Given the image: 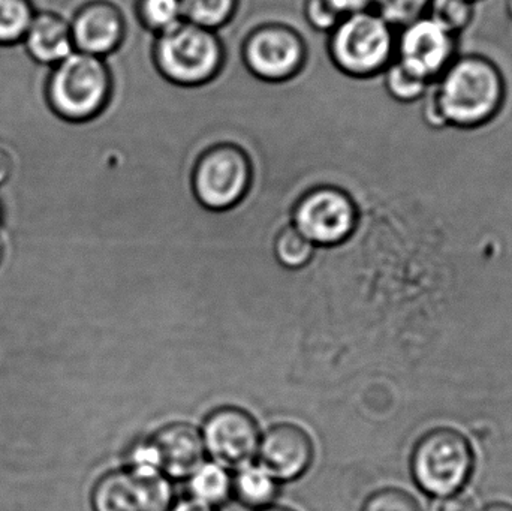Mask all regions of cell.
Wrapping results in <instances>:
<instances>
[{
    "label": "cell",
    "instance_id": "cell-1",
    "mask_svg": "<svg viewBox=\"0 0 512 511\" xmlns=\"http://www.w3.org/2000/svg\"><path fill=\"white\" fill-rule=\"evenodd\" d=\"M507 83L493 60L457 56L423 96V114L432 128L475 129L492 122L504 107Z\"/></svg>",
    "mask_w": 512,
    "mask_h": 511
},
{
    "label": "cell",
    "instance_id": "cell-2",
    "mask_svg": "<svg viewBox=\"0 0 512 511\" xmlns=\"http://www.w3.org/2000/svg\"><path fill=\"white\" fill-rule=\"evenodd\" d=\"M113 95V75L102 57L74 51L48 72V110L68 123H86L104 113Z\"/></svg>",
    "mask_w": 512,
    "mask_h": 511
},
{
    "label": "cell",
    "instance_id": "cell-3",
    "mask_svg": "<svg viewBox=\"0 0 512 511\" xmlns=\"http://www.w3.org/2000/svg\"><path fill=\"white\" fill-rule=\"evenodd\" d=\"M153 60L159 74L183 87L210 83L224 65V47L213 30L180 21L159 33L153 47Z\"/></svg>",
    "mask_w": 512,
    "mask_h": 511
},
{
    "label": "cell",
    "instance_id": "cell-4",
    "mask_svg": "<svg viewBox=\"0 0 512 511\" xmlns=\"http://www.w3.org/2000/svg\"><path fill=\"white\" fill-rule=\"evenodd\" d=\"M394 32L373 9L345 15L331 30V60L349 77L381 74L396 57Z\"/></svg>",
    "mask_w": 512,
    "mask_h": 511
},
{
    "label": "cell",
    "instance_id": "cell-5",
    "mask_svg": "<svg viewBox=\"0 0 512 511\" xmlns=\"http://www.w3.org/2000/svg\"><path fill=\"white\" fill-rule=\"evenodd\" d=\"M474 470V452L465 435L456 429L427 432L412 453V474L427 494H456Z\"/></svg>",
    "mask_w": 512,
    "mask_h": 511
},
{
    "label": "cell",
    "instance_id": "cell-6",
    "mask_svg": "<svg viewBox=\"0 0 512 511\" xmlns=\"http://www.w3.org/2000/svg\"><path fill=\"white\" fill-rule=\"evenodd\" d=\"M252 165L233 144H219L200 156L192 174L195 197L210 210H228L248 194Z\"/></svg>",
    "mask_w": 512,
    "mask_h": 511
},
{
    "label": "cell",
    "instance_id": "cell-7",
    "mask_svg": "<svg viewBox=\"0 0 512 511\" xmlns=\"http://www.w3.org/2000/svg\"><path fill=\"white\" fill-rule=\"evenodd\" d=\"M357 216V207L346 192L324 186L298 201L294 227L313 245L334 246L352 236Z\"/></svg>",
    "mask_w": 512,
    "mask_h": 511
},
{
    "label": "cell",
    "instance_id": "cell-8",
    "mask_svg": "<svg viewBox=\"0 0 512 511\" xmlns=\"http://www.w3.org/2000/svg\"><path fill=\"white\" fill-rule=\"evenodd\" d=\"M95 511H170L173 489L165 476H144L135 471H111L93 486Z\"/></svg>",
    "mask_w": 512,
    "mask_h": 511
},
{
    "label": "cell",
    "instance_id": "cell-9",
    "mask_svg": "<svg viewBox=\"0 0 512 511\" xmlns=\"http://www.w3.org/2000/svg\"><path fill=\"white\" fill-rule=\"evenodd\" d=\"M243 59L259 80L282 83L301 71L306 60V47L295 30L280 24H267L248 36Z\"/></svg>",
    "mask_w": 512,
    "mask_h": 511
},
{
    "label": "cell",
    "instance_id": "cell-10",
    "mask_svg": "<svg viewBox=\"0 0 512 511\" xmlns=\"http://www.w3.org/2000/svg\"><path fill=\"white\" fill-rule=\"evenodd\" d=\"M457 57V36L442 29L432 18L423 17L399 30L396 57L424 80H438Z\"/></svg>",
    "mask_w": 512,
    "mask_h": 511
},
{
    "label": "cell",
    "instance_id": "cell-11",
    "mask_svg": "<svg viewBox=\"0 0 512 511\" xmlns=\"http://www.w3.org/2000/svg\"><path fill=\"white\" fill-rule=\"evenodd\" d=\"M201 437L213 462L227 470L251 464L261 441L254 417L236 407L213 411L204 422Z\"/></svg>",
    "mask_w": 512,
    "mask_h": 511
},
{
    "label": "cell",
    "instance_id": "cell-12",
    "mask_svg": "<svg viewBox=\"0 0 512 511\" xmlns=\"http://www.w3.org/2000/svg\"><path fill=\"white\" fill-rule=\"evenodd\" d=\"M69 26L75 51L102 59L119 50L125 39V17L107 0H90L81 5Z\"/></svg>",
    "mask_w": 512,
    "mask_h": 511
},
{
    "label": "cell",
    "instance_id": "cell-13",
    "mask_svg": "<svg viewBox=\"0 0 512 511\" xmlns=\"http://www.w3.org/2000/svg\"><path fill=\"white\" fill-rule=\"evenodd\" d=\"M258 458L259 465L277 482H291L303 476L312 464V440L298 426L277 425L259 441Z\"/></svg>",
    "mask_w": 512,
    "mask_h": 511
},
{
    "label": "cell",
    "instance_id": "cell-14",
    "mask_svg": "<svg viewBox=\"0 0 512 511\" xmlns=\"http://www.w3.org/2000/svg\"><path fill=\"white\" fill-rule=\"evenodd\" d=\"M162 456L164 476L189 479L204 464L206 446L198 429L186 423L165 426L153 437Z\"/></svg>",
    "mask_w": 512,
    "mask_h": 511
},
{
    "label": "cell",
    "instance_id": "cell-15",
    "mask_svg": "<svg viewBox=\"0 0 512 511\" xmlns=\"http://www.w3.org/2000/svg\"><path fill=\"white\" fill-rule=\"evenodd\" d=\"M21 45L33 62L50 68L75 51L69 21L54 11H36Z\"/></svg>",
    "mask_w": 512,
    "mask_h": 511
},
{
    "label": "cell",
    "instance_id": "cell-16",
    "mask_svg": "<svg viewBox=\"0 0 512 511\" xmlns=\"http://www.w3.org/2000/svg\"><path fill=\"white\" fill-rule=\"evenodd\" d=\"M279 482L261 465L248 464L239 468L233 479V494L252 509H265L276 500Z\"/></svg>",
    "mask_w": 512,
    "mask_h": 511
},
{
    "label": "cell",
    "instance_id": "cell-17",
    "mask_svg": "<svg viewBox=\"0 0 512 511\" xmlns=\"http://www.w3.org/2000/svg\"><path fill=\"white\" fill-rule=\"evenodd\" d=\"M191 498L210 507L221 506L233 494V479L227 468L216 462H204L189 477Z\"/></svg>",
    "mask_w": 512,
    "mask_h": 511
},
{
    "label": "cell",
    "instance_id": "cell-18",
    "mask_svg": "<svg viewBox=\"0 0 512 511\" xmlns=\"http://www.w3.org/2000/svg\"><path fill=\"white\" fill-rule=\"evenodd\" d=\"M35 14L32 0H0V47L21 44Z\"/></svg>",
    "mask_w": 512,
    "mask_h": 511
},
{
    "label": "cell",
    "instance_id": "cell-19",
    "mask_svg": "<svg viewBox=\"0 0 512 511\" xmlns=\"http://www.w3.org/2000/svg\"><path fill=\"white\" fill-rule=\"evenodd\" d=\"M183 20L215 32L230 23L237 0H180Z\"/></svg>",
    "mask_w": 512,
    "mask_h": 511
},
{
    "label": "cell",
    "instance_id": "cell-20",
    "mask_svg": "<svg viewBox=\"0 0 512 511\" xmlns=\"http://www.w3.org/2000/svg\"><path fill=\"white\" fill-rule=\"evenodd\" d=\"M385 89L396 101L417 102L423 99L430 87V81L406 68L399 60L394 59L384 71Z\"/></svg>",
    "mask_w": 512,
    "mask_h": 511
},
{
    "label": "cell",
    "instance_id": "cell-21",
    "mask_svg": "<svg viewBox=\"0 0 512 511\" xmlns=\"http://www.w3.org/2000/svg\"><path fill=\"white\" fill-rule=\"evenodd\" d=\"M474 15L475 3L471 0H430L426 17L451 35L459 36L471 26Z\"/></svg>",
    "mask_w": 512,
    "mask_h": 511
},
{
    "label": "cell",
    "instance_id": "cell-22",
    "mask_svg": "<svg viewBox=\"0 0 512 511\" xmlns=\"http://www.w3.org/2000/svg\"><path fill=\"white\" fill-rule=\"evenodd\" d=\"M138 17L147 29L159 33L183 21L180 0H138Z\"/></svg>",
    "mask_w": 512,
    "mask_h": 511
},
{
    "label": "cell",
    "instance_id": "cell-23",
    "mask_svg": "<svg viewBox=\"0 0 512 511\" xmlns=\"http://www.w3.org/2000/svg\"><path fill=\"white\" fill-rule=\"evenodd\" d=\"M429 5L430 0H375L372 9L388 26L400 30L426 17Z\"/></svg>",
    "mask_w": 512,
    "mask_h": 511
},
{
    "label": "cell",
    "instance_id": "cell-24",
    "mask_svg": "<svg viewBox=\"0 0 512 511\" xmlns=\"http://www.w3.org/2000/svg\"><path fill=\"white\" fill-rule=\"evenodd\" d=\"M277 260L289 269H300L309 263L313 255V243L307 240L295 227L280 231L274 245Z\"/></svg>",
    "mask_w": 512,
    "mask_h": 511
},
{
    "label": "cell",
    "instance_id": "cell-25",
    "mask_svg": "<svg viewBox=\"0 0 512 511\" xmlns=\"http://www.w3.org/2000/svg\"><path fill=\"white\" fill-rule=\"evenodd\" d=\"M128 468L144 476H164L161 452L153 438L135 443L129 449Z\"/></svg>",
    "mask_w": 512,
    "mask_h": 511
},
{
    "label": "cell",
    "instance_id": "cell-26",
    "mask_svg": "<svg viewBox=\"0 0 512 511\" xmlns=\"http://www.w3.org/2000/svg\"><path fill=\"white\" fill-rule=\"evenodd\" d=\"M363 511H421L414 497L399 489L376 492L364 504Z\"/></svg>",
    "mask_w": 512,
    "mask_h": 511
},
{
    "label": "cell",
    "instance_id": "cell-27",
    "mask_svg": "<svg viewBox=\"0 0 512 511\" xmlns=\"http://www.w3.org/2000/svg\"><path fill=\"white\" fill-rule=\"evenodd\" d=\"M304 15L310 26L321 32H331L343 18L328 0H306Z\"/></svg>",
    "mask_w": 512,
    "mask_h": 511
},
{
    "label": "cell",
    "instance_id": "cell-28",
    "mask_svg": "<svg viewBox=\"0 0 512 511\" xmlns=\"http://www.w3.org/2000/svg\"><path fill=\"white\" fill-rule=\"evenodd\" d=\"M430 511H477V507L471 497L456 492L433 501Z\"/></svg>",
    "mask_w": 512,
    "mask_h": 511
},
{
    "label": "cell",
    "instance_id": "cell-29",
    "mask_svg": "<svg viewBox=\"0 0 512 511\" xmlns=\"http://www.w3.org/2000/svg\"><path fill=\"white\" fill-rule=\"evenodd\" d=\"M333 5L339 14L345 15L354 14V12L367 11L372 9L375 0H328Z\"/></svg>",
    "mask_w": 512,
    "mask_h": 511
},
{
    "label": "cell",
    "instance_id": "cell-30",
    "mask_svg": "<svg viewBox=\"0 0 512 511\" xmlns=\"http://www.w3.org/2000/svg\"><path fill=\"white\" fill-rule=\"evenodd\" d=\"M170 511H215L213 507L207 504L200 503V501L189 498V500L180 501L176 506L171 507Z\"/></svg>",
    "mask_w": 512,
    "mask_h": 511
},
{
    "label": "cell",
    "instance_id": "cell-31",
    "mask_svg": "<svg viewBox=\"0 0 512 511\" xmlns=\"http://www.w3.org/2000/svg\"><path fill=\"white\" fill-rule=\"evenodd\" d=\"M12 158L5 150L0 149V186L5 185L12 174Z\"/></svg>",
    "mask_w": 512,
    "mask_h": 511
},
{
    "label": "cell",
    "instance_id": "cell-32",
    "mask_svg": "<svg viewBox=\"0 0 512 511\" xmlns=\"http://www.w3.org/2000/svg\"><path fill=\"white\" fill-rule=\"evenodd\" d=\"M483 511H512V506L507 503H495L490 504V506L486 507Z\"/></svg>",
    "mask_w": 512,
    "mask_h": 511
},
{
    "label": "cell",
    "instance_id": "cell-33",
    "mask_svg": "<svg viewBox=\"0 0 512 511\" xmlns=\"http://www.w3.org/2000/svg\"><path fill=\"white\" fill-rule=\"evenodd\" d=\"M3 255H5V242H3L2 233H0V263H2Z\"/></svg>",
    "mask_w": 512,
    "mask_h": 511
},
{
    "label": "cell",
    "instance_id": "cell-34",
    "mask_svg": "<svg viewBox=\"0 0 512 511\" xmlns=\"http://www.w3.org/2000/svg\"><path fill=\"white\" fill-rule=\"evenodd\" d=\"M256 511H292V510L283 509V507H265V509L256 510Z\"/></svg>",
    "mask_w": 512,
    "mask_h": 511
},
{
    "label": "cell",
    "instance_id": "cell-35",
    "mask_svg": "<svg viewBox=\"0 0 512 511\" xmlns=\"http://www.w3.org/2000/svg\"><path fill=\"white\" fill-rule=\"evenodd\" d=\"M3 215H5V210H3V201L0 200V227H2Z\"/></svg>",
    "mask_w": 512,
    "mask_h": 511
},
{
    "label": "cell",
    "instance_id": "cell-36",
    "mask_svg": "<svg viewBox=\"0 0 512 511\" xmlns=\"http://www.w3.org/2000/svg\"><path fill=\"white\" fill-rule=\"evenodd\" d=\"M507 9H508V12H510V15L512 17V0H507Z\"/></svg>",
    "mask_w": 512,
    "mask_h": 511
},
{
    "label": "cell",
    "instance_id": "cell-37",
    "mask_svg": "<svg viewBox=\"0 0 512 511\" xmlns=\"http://www.w3.org/2000/svg\"><path fill=\"white\" fill-rule=\"evenodd\" d=\"M471 2L477 3V2H478V0H471Z\"/></svg>",
    "mask_w": 512,
    "mask_h": 511
}]
</instances>
